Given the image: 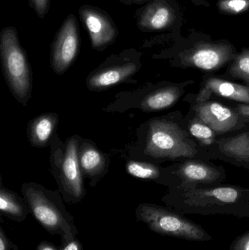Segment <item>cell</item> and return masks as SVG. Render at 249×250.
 <instances>
[{"label": "cell", "instance_id": "cell-1", "mask_svg": "<svg viewBox=\"0 0 249 250\" xmlns=\"http://www.w3.org/2000/svg\"><path fill=\"white\" fill-rule=\"evenodd\" d=\"M167 207L184 214L249 218V188L218 185L193 189H170L162 198Z\"/></svg>", "mask_w": 249, "mask_h": 250}, {"label": "cell", "instance_id": "cell-2", "mask_svg": "<svg viewBox=\"0 0 249 250\" xmlns=\"http://www.w3.org/2000/svg\"><path fill=\"white\" fill-rule=\"evenodd\" d=\"M178 31L174 32L175 42L168 51L177 67L215 71L232 62L238 54L235 45L227 40L212 39L210 35L197 32L183 37Z\"/></svg>", "mask_w": 249, "mask_h": 250}, {"label": "cell", "instance_id": "cell-3", "mask_svg": "<svg viewBox=\"0 0 249 250\" xmlns=\"http://www.w3.org/2000/svg\"><path fill=\"white\" fill-rule=\"evenodd\" d=\"M21 192L29 213L48 233L59 236L61 245L76 238L78 230L74 217L67 211L59 192L36 183L23 184Z\"/></svg>", "mask_w": 249, "mask_h": 250}, {"label": "cell", "instance_id": "cell-4", "mask_svg": "<svg viewBox=\"0 0 249 250\" xmlns=\"http://www.w3.org/2000/svg\"><path fill=\"white\" fill-rule=\"evenodd\" d=\"M0 56L3 73L12 94L26 105L32 95V70L15 26H6L0 32Z\"/></svg>", "mask_w": 249, "mask_h": 250}, {"label": "cell", "instance_id": "cell-5", "mask_svg": "<svg viewBox=\"0 0 249 250\" xmlns=\"http://www.w3.org/2000/svg\"><path fill=\"white\" fill-rule=\"evenodd\" d=\"M134 214L136 219L144 223L149 230L161 236L191 242L213 240L211 235L201 226L168 207L143 203L139 204Z\"/></svg>", "mask_w": 249, "mask_h": 250}, {"label": "cell", "instance_id": "cell-6", "mask_svg": "<svg viewBox=\"0 0 249 250\" xmlns=\"http://www.w3.org/2000/svg\"><path fill=\"white\" fill-rule=\"evenodd\" d=\"M145 154L156 159L195 158L197 144L177 123L165 119L149 123Z\"/></svg>", "mask_w": 249, "mask_h": 250}, {"label": "cell", "instance_id": "cell-7", "mask_svg": "<svg viewBox=\"0 0 249 250\" xmlns=\"http://www.w3.org/2000/svg\"><path fill=\"white\" fill-rule=\"evenodd\" d=\"M79 143L76 136L67 139L64 149L52 154V166L58 188L65 202L78 204L86 195L78 159Z\"/></svg>", "mask_w": 249, "mask_h": 250}, {"label": "cell", "instance_id": "cell-8", "mask_svg": "<svg viewBox=\"0 0 249 250\" xmlns=\"http://www.w3.org/2000/svg\"><path fill=\"white\" fill-rule=\"evenodd\" d=\"M140 53L130 48L108 57L89 75L87 87L92 91H102L125 82L140 68Z\"/></svg>", "mask_w": 249, "mask_h": 250}, {"label": "cell", "instance_id": "cell-9", "mask_svg": "<svg viewBox=\"0 0 249 250\" xmlns=\"http://www.w3.org/2000/svg\"><path fill=\"white\" fill-rule=\"evenodd\" d=\"M134 18L139 30L145 33L175 32L184 21L175 0H151L136 10Z\"/></svg>", "mask_w": 249, "mask_h": 250}, {"label": "cell", "instance_id": "cell-10", "mask_svg": "<svg viewBox=\"0 0 249 250\" xmlns=\"http://www.w3.org/2000/svg\"><path fill=\"white\" fill-rule=\"evenodd\" d=\"M80 47V28L74 14L68 15L56 33L51 45V65L54 73H65L73 64Z\"/></svg>", "mask_w": 249, "mask_h": 250}, {"label": "cell", "instance_id": "cell-11", "mask_svg": "<svg viewBox=\"0 0 249 250\" xmlns=\"http://www.w3.org/2000/svg\"><path fill=\"white\" fill-rule=\"evenodd\" d=\"M79 17L89 34L93 49L103 51L116 41L119 35L118 26L106 10L83 4L78 10Z\"/></svg>", "mask_w": 249, "mask_h": 250}, {"label": "cell", "instance_id": "cell-12", "mask_svg": "<svg viewBox=\"0 0 249 250\" xmlns=\"http://www.w3.org/2000/svg\"><path fill=\"white\" fill-rule=\"evenodd\" d=\"M172 173L176 179V189L218 186L226 179L223 167L198 159H189L180 163Z\"/></svg>", "mask_w": 249, "mask_h": 250}, {"label": "cell", "instance_id": "cell-13", "mask_svg": "<svg viewBox=\"0 0 249 250\" xmlns=\"http://www.w3.org/2000/svg\"><path fill=\"white\" fill-rule=\"evenodd\" d=\"M195 117L209 125L216 134H223L238 127L242 121L237 111L214 101L197 103Z\"/></svg>", "mask_w": 249, "mask_h": 250}, {"label": "cell", "instance_id": "cell-14", "mask_svg": "<svg viewBox=\"0 0 249 250\" xmlns=\"http://www.w3.org/2000/svg\"><path fill=\"white\" fill-rule=\"evenodd\" d=\"M212 94L249 105V86H243L216 77L206 79L197 94L196 102L207 101Z\"/></svg>", "mask_w": 249, "mask_h": 250}, {"label": "cell", "instance_id": "cell-15", "mask_svg": "<svg viewBox=\"0 0 249 250\" xmlns=\"http://www.w3.org/2000/svg\"><path fill=\"white\" fill-rule=\"evenodd\" d=\"M78 159L82 173L90 178L92 186L96 185L108 167L106 155L94 144L84 142L79 146Z\"/></svg>", "mask_w": 249, "mask_h": 250}, {"label": "cell", "instance_id": "cell-16", "mask_svg": "<svg viewBox=\"0 0 249 250\" xmlns=\"http://www.w3.org/2000/svg\"><path fill=\"white\" fill-rule=\"evenodd\" d=\"M213 145L216 151L225 160H230L244 167H249V131L230 138L216 141Z\"/></svg>", "mask_w": 249, "mask_h": 250}, {"label": "cell", "instance_id": "cell-17", "mask_svg": "<svg viewBox=\"0 0 249 250\" xmlns=\"http://www.w3.org/2000/svg\"><path fill=\"white\" fill-rule=\"evenodd\" d=\"M187 83L164 86L143 98L140 108L145 112L160 111L172 106L181 98Z\"/></svg>", "mask_w": 249, "mask_h": 250}, {"label": "cell", "instance_id": "cell-18", "mask_svg": "<svg viewBox=\"0 0 249 250\" xmlns=\"http://www.w3.org/2000/svg\"><path fill=\"white\" fill-rule=\"evenodd\" d=\"M58 122V115L55 113L42 114L34 119L28 127L29 143L37 148L48 146Z\"/></svg>", "mask_w": 249, "mask_h": 250}, {"label": "cell", "instance_id": "cell-19", "mask_svg": "<svg viewBox=\"0 0 249 250\" xmlns=\"http://www.w3.org/2000/svg\"><path fill=\"white\" fill-rule=\"evenodd\" d=\"M0 212L12 221L22 223L26 220L29 211L24 199L1 185Z\"/></svg>", "mask_w": 249, "mask_h": 250}, {"label": "cell", "instance_id": "cell-20", "mask_svg": "<svg viewBox=\"0 0 249 250\" xmlns=\"http://www.w3.org/2000/svg\"><path fill=\"white\" fill-rule=\"evenodd\" d=\"M126 170L129 174L137 179L156 180L161 176V170L158 166L145 162L129 161Z\"/></svg>", "mask_w": 249, "mask_h": 250}, {"label": "cell", "instance_id": "cell-21", "mask_svg": "<svg viewBox=\"0 0 249 250\" xmlns=\"http://www.w3.org/2000/svg\"><path fill=\"white\" fill-rule=\"evenodd\" d=\"M188 129L189 133L195 138L203 146H209L216 143V132L197 117L192 120Z\"/></svg>", "mask_w": 249, "mask_h": 250}, {"label": "cell", "instance_id": "cell-22", "mask_svg": "<svg viewBox=\"0 0 249 250\" xmlns=\"http://www.w3.org/2000/svg\"><path fill=\"white\" fill-rule=\"evenodd\" d=\"M228 73L232 77L244 81L249 86V48H244L230 63Z\"/></svg>", "mask_w": 249, "mask_h": 250}, {"label": "cell", "instance_id": "cell-23", "mask_svg": "<svg viewBox=\"0 0 249 250\" xmlns=\"http://www.w3.org/2000/svg\"><path fill=\"white\" fill-rule=\"evenodd\" d=\"M216 8L224 15H239L249 12V0H218Z\"/></svg>", "mask_w": 249, "mask_h": 250}, {"label": "cell", "instance_id": "cell-24", "mask_svg": "<svg viewBox=\"0 0 249 250\" xmlns=\"http://www.w3.org/2000/svg\"><path fill=\"white\" fill-rule=\"evenodd\" d=\"M29 7L40 19H44L49 12L51 0H27Z\"/></svg>", "mask_w": 249, "mask_h": 250}, {"label": "cell", "instance_id": "cell-25", "mask_svg": "<svg viewBox=\"0 0 249 250\" xmlns=\"http://www.w3.org/2000/svg\"><path fill=\"white\" fill-rule=\"evenodd\" d=\"M229 250H249V230L235 238L230 245Z\"/></svg>", "mask_w": 249, "mask_h": 250}, {"label": "cell", "instance_id": "cell-26", "mask_svg": "<svg viewBox=\"0 0 249 250\" xmlns=\"http://www.w3.org/2000/svg\"><path fill=\"white\" fill-rule=\"evenodd\" d=\"M17 245L9 239L2 227H0V250H18Z\"/></svg>", "mask_w": 249, "mask_h": 250}, {"label": "cell", "instance_id": "cell-27", "mask_svg": "<svg viewBox=\"0 0 249 250\" xmlns=\"http://www.w3.org/2000/svg\"><path fill=\"white\" fill-rule=\"evenodd\" d=\"M59 250H84V248L83 244L77 238H75L67 243L61 245Z\"/></svg>", "mask_w": 249, "mask_h": 250}, {"label": "cell", "instance_id": "cell-28", "mask_svg": "<svg viewBox=\"0 0 249 250\" xmlns=\"http://www.w3.org/2000/svg\"><path fill=\"white\" fill-rule=\"evenodd\" d=\"M237 112L241 117L243 122L249 121V105L247 104H240L237 108Z\"/></svg>", "mask_w": 249, "mask_h": 250}, {"label": "cell", "instance_id": "cell-29", "mask_svg": "<svg viewBox=\"0 0 249 250\" xmlns=\"http://www.w3.org/2000/svg\"><path fill=\"white\" fill-rule=\"evenodd\" d=\"M36 250H58L55 245L51 242L42 241L37 247Z\"/></svg>", "mask_w": 249, "mask_h": 250}, {"label": "cell", "instance_id": "cell-30", "mask_svg": "<svg viewBox=\"0 0 249 250\" xmlns=\"http://www.w3.org/2000/svg\"><path fill=\"white\" fill-rule=\"evenodd\" d=\"M122 4L126 5H132V4H137V5H143L146 3L149 2L151 0H117Z\"/></svg>", "mask_w": 249, "mask_h": 250}, {"label": "cell", "instance_id": "cell-31", "mask_svg": "<svg viewBox=\"0 0 249 250\" xmlns=\"http://www.w3.org/2000/svg\"><path fill=\"white\" fill-rule=\"evenodd\" d=\"M194 5L202 6V7H209L210 3L207 0H190Z\"/></svg>", "mask_w": 249, "mask_h": 250}]
</instances>
